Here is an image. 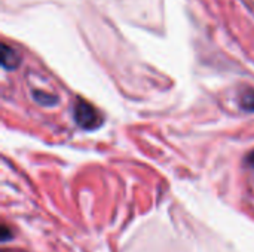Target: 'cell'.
Here are the masks:
<instances>
[{
    "label": "cell",
    "mask_w": 254,
    "mask_h": 252,
    "mask_svg": "<svg viewBox=\"0 0 254 252\" xmlns=\"http://www.w3.org/2000/svg\"><path fill=\"white\" fill-rule=\"evenodd\" d=\"M73 119L83 131H95L103 126L104 116L92 104L82 98H76L73 105Z\"/></svg>",
    "instance_id": "obj_1"
},
{
    "label": "cell",
    "mask_w": 254,
    "mask_h": 252,
    "mask_svg": "<svg viewBox=\"0 0 254 252\" xmlns=\"http://www.w3.org/2000/svg\"><path fill=\"white\" fill-rule=\"evenodd\" d=\"M21 62V58L18 55V52L12 48H9L6 43H3L1 46V65L6 70H15Z\"/></svg>",
    "instance_id": "obj_2"
},
{
    "label": "cell",
    "mask_w": 254,
    "mask_h": 252,
    "mask_svg": "<svg viewBox=\"0 0 254 252\" xmlns=\"http://www.w3.org/2000/svg\"><path fill=\"white\" fill-rule=\"evenodd\" d=\"M33 98L34 101H37L40 105H45V107H52L58 102V98L55 95H51L43 91H33Z\"/></svg>",
    "instance_id": "obj_3"
},
{
    "label": "cell",
    "mask_w": 254,
    "mask_h": 252,
    "mask_svg": "<svg viewBox=\"0 0 254 252\" xmlns=\"http://www.w3.org/2000/svg\"><path fill=\"white\" fill-rule=\"evenodd\" d=\"M240 107L244 111H254V89H246L240 97Z\"/></svg>",
    "instance_id": "obj_4"
},
{
    "label": "cell",
    "mask_w": 254,
    "mask_h": 252,
    "mask_svg": "<svg viewBox=\"0 0 254 252\" xmlns=\"http://www.w3.org/2000/svg\"><path fill=\"white\" fill-rule=\"evenodd\" d=\"M10 236H12V233L9 232V227L7 226H3L1 227V241L3 242H7L10 239Z\"/></svg>",
    "instance_id": "obj_5"
},
{
    "label": "cell",
    "mask_w": 254,
    "mask_h": 252,
    "mask_svg": "<svg viewBox=\"0 0 254 252\" xmlns=\"http://www.w3.org/2000/svg\"><path fill=\"white\" fill-rule=\"evenodd\" d=\"M246 163H247L252 169H254V150L253 151H250V153L246 156Z\"/></svg>",
    "instance_id": "obj_6"
}]
</instances>
